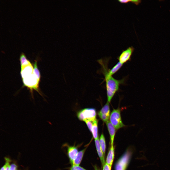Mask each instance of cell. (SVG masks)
<instances>
[{"instance_id":"21","label":"cell","mask_w":170,"mask_h":170,"mask_svg":"<svg viewBox=\"0 0 170 170\" xmlns=\"http://www.w3.org/2000/svg\"><path fill=\"white\" fill-rule=\"evenodd\" d=\"M17 165L14 163H13L10 165L9 170H17Z\"/></svg>"},{"instance_id":"3","label":"cell","mask_w":170,"mask_h":170,"mask_svg":"<svg viewBox=\"0 0 170 170\" xmlns=\"http://www.w3.org/2000/svg\"><path fill=\"white\" fill-rule=\"evenodd\" d=\"M77 116L80 120L84 121L88 120L93 122L97 119L96 112L93 108H87L82 109L77 114Z\"/></svg>"},{"instance_id":"12","label":"cell","mask_w":170,"mask_h":170,"mask_svg":"<svg viewBox=\"0 0 170 170\" xmlns=\"http://www.w3.org/2000/svg\"><path fill=\"white\" fill-rule=\"evenodd\" d=\"M109 103L107 102L98 113V115H104L110 117V110Z\"/></svg>"},{"instance_id":"5","label":"cell","mask_w":170,"mask_h":170,"mask_svg":"<svg viewBox=\"0 0 170 170\" xmlns=\"http://www.w3.org/2000/svg\"><path fill=\"white\" fill-rule=\"evenodd\" d=\"M131 155L130 151H126L117 161L115 165V170H126L129 162Z\"/></svg>"},{"instance_id":"22","label":"cell","mask_w":170,"mask_h":170,"mask_svg":"<svg viewBox=\"0 0 170 170\" xmlns=\"http://www.w3.org/2000/svg\"><path fill=\"white\" fill-rule=\"evenodd\" d=\"M141 2V0H131V2L134 4H136V5L139 4Z\"/></svg>"},{"instance_id":"20","label":"cell","mask_w":170,"mask_h":170,"mask_svg":"<svg viewBox=\"0 0 170 170\" xmlns=\"http://www.w3.org/2000/svg\"><path fill=\"white\" fill-rule=\"evenodd\" d=\"M102 170H111V166L109 165L106 162L103 166Z\"/></svg>"},{"instance_id":"23","label":"cell","mask_w":170,"mask_h":170,"mask_svg":"<svg viewBox=\"0 0 170 170\" xmlns=\"http://www.w3.org/2000/svg\"><path fill=\"white\" fill-rule=\"evenodd\" d=\"M94 169H95V170H99L98 169V168L95 166Z\"/></svg>"},{"instance_id":"13","label":"cell","mask_w":170,"mask_h":170,"mask_svg":"<svg viewBox=\"0 0 170 170\" xmlns=\"http://www.w3.org/2000/svg\"><path fill=\"white\" fill-rule=\"evenodd\" d=\"M21 68L32 64L30 61L27 59L25 54L23 53H21L20 57Z\"/></svg>"},{"instance_id":"4","label":"cell","mask_w":170,"mask_h":170,"mask_svg":"<svg viewBox=\"0 0 170 170\" xmlns=\"http://www.w3.org/2000/svg\"><path fill=\"white\" fill-rule=\"evenodd\" d=\"M120 113L119 109H114L110 116V121L116 130L125 126L122 122Z\"/></svg>"},{"instance_id":"18","label":"cell","mask_w":170,"mask_h":170,"mask_svg":"<svg viewBox=\"0 0 170 170\" xmlns=\"http://www.w3.org/2000/svg\"><path fill=\"white\" fill-rule=\"evenodd\" d=\"M69 170H87L79 165H73L69 168Z\"/></svg>"},{"instance_id":"2","label":"cell","mask_w":170,"mask_h":170,"mask_svg":"<svg viewBox=\"0 0 170 170\" xmlns=\"http://www.w3.org/2000/svg\"><path fill=\"white\" fill-rule=\"evenodd\" d=\"M21 74L24 85L30 89L32 92V89H34L41 95L38 89L40 81L34 73L32 65L21 68Z\"/></svg>"},{"instance_id":"6","label":"cell","mask_w":170,"mask_h":170,"mask_svg":"<svg viewBox=\"0 0 170 170\" xmlns=\"http://www.w3.org/2000/svg\"><path fill=\"white\" fill-rule=\"evenodd\" d=\"M134 50V48L132 46L129 47L125 50L123 51L117 58L119 62L123 64L128 61H130L131 56Z\"/></svg>"},{"instance_id":"15","label":"cell","mask_w":170,"mask_h":170,"mask_svg":"<svg viewBox=\"0 0 170 170\" xmlns=\"http://www.w3.org/2000/svg\"><path fill=\"white\" fill-rule=\"evenodd\" d=\"M123 65V64L119 62L111 69H109V75L112 76L120 69Z\"/></svg>"},{"instance_id":"8","label":"cell","mask_w":170,"mask_h":170,"mask_svg":"<svg viewBox=\"0 0 170 170\" xmlns=\"http://www.w3.org/2000/svg\"><path fill=\"white\" fill-rule=\"evenodd\" d=\"M106 123L110 136L111 146H113L115 129L109 120L106 122Z\"/></svg>"},{"instance_id":"11","label":"cell","mask_w":170,"mask_h":170,"mask_svg":"<svg viewBox=\"0 0 170 170\" xmlns=\"http://www.w3.org/2000/svg\"><path fill=\"white\" fill-rule=\"evenodd\" d=\"M114 156V150L113 146H111L107 156L106 162L112 166Z\"/></svg>"},{"instance_id":"14","label":"cell","mask_w":170,"mask_h":170,"mask_svg":"<svg viewBox=\"0 0 170 170\" xmlns=\"http://www.w3.org/2000/svg\"><path fill=\"white\" fill-rule=\"evenodd\" d=\"M93 125L92 128V135L95 139L98 138V121L96 119L94 121L92 122Z\"/></svg>"},{"instance_id":"7","label":"cell","mask_w":170,"mask_h":170,"mask_svg":"<svg viewBox=\"0 0 170 170\" xmlns=\"http://www.w3.org/2000/svg\"><path fill=\"white\" fill-rule=\"evenodd\" d=\"M78 152L76 147L73 146H69L68 147L67 155L71 164L75 158Z\"/></svg>"},{"instance_id":"10","label":"cell","mask_w":170,"mask_h":170,"mask_svg":"<svg viewBox=\"0 0 170 170\" xmlns=\"http://www.w3.org/2000/svg\"><path fill=\"white\" fill-rule=\"evenodd\" d=\"M87 148V147L78 152L75 158L71 164L72 166L79 165Z\"/></svg>"},{"instance_id":"9","label":"cell","mask_w":170,"mask_h":170,"mask_svg":"<svg viewBox=\"0 0 170 170\" xmlns=\"http://www.w3.org/2000/svg\"><path fill=\"white\" fill-rule=\"evenodd\" d=\"M95 143L97 152L100 161L103 166L106 163L105 161V156L101 147L99 138L95 139Z\"/></svg>"},{"instance_id":"1","label":"cell","mask_w":170,"mask_h":170,"mask_svg":"<svg viewBox=\"0 0 170 170\" xmlns=\"http://www.w3.org/2000/svg\"><path fill=\"white\" fill-rule=\"evenodd\" d=\"M107 59L100 60V63L102 67V72L106 82L107 101L110 102L113 97L119 89L120 85L124 83L125 78L118 80L115 79L109 73Z\"/></svg>"},{"instance_id":"19","label":"cell","mask_w":170,"mask_h":170,"mask_svg":"<svg viewBox=\"0 0 170 170\" xmlns=\"http://www.w3.org/2000/svg\"><path fill=\"white\" fill-rule=\"evenodd\" d=\"M84 121L86 123L90 131L92 132L93 125L92 122L88 120H85Z\"/></svg>"},{"instance_id":"17","label":"cell","mask_w":170,"mask_h":170,"mask_svg":"<svg viewBox=\"0 0 170 170\" xmlns=\"http://www.w3.org/2000/svg\"><path fill=\"white\" fill-rule=\"evenodd\" d=\"M37 62L35 60L34 64V71L38 80L40 81V74L37 67Z\"/></svg>"},{"instance_id":"16","label":"cell","mask_w":170,"mask_h":170,"mask_svg":"<svg viewBox=\"0 0 170 170\" xmlns=\"http://www.w3.org/2000/svg\"><path fill=\"white\" fill-rule=\"evenodd\" d=\"M100 144L103 154L105 156L106 149V143L105 137L103 133H102L99 140Z\"/></svg>"}]
</instances>
